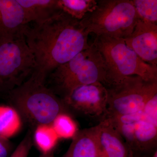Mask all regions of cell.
Instances as JSON below:
<instances>
[{"label": "cell", "instance_id": "obj_19", "mask_svg": "<svg viewBox=\"0 0 157 157\" xmlns=\"http://www.w3.org/2000/svg\"><path fill=\"white\" fill-rule=\"evenodd\" d=\"M138 20L157 24V0H132Z\"/></svg>", "mask_w": 157, "mask_h": 157}, {"label": "cell", "instance_id": "obj_12", "mask_svg": "<svg viewBox=\"0 0 157 157\" xmlns=\"http://www.w3.org/2000/svg\"><path fill=\"white\" fill-rule=\"evenodd\" d=\"M27 25L23 10L17 0H0V40L23 34Z\"/></svg>", "mask_w": 157, "mask_h": 157}, {"label": "cell", "instance_id": "obj_15", "mask_svg": "<svg viewBox=\"0 0 157 157\" xmlns=\"http://www.w3.org/2000/svg\"><path fill=\"white\" fill-rule=\"evenodd\" d=\"M33 140L41 155L53 153L59 139L51 124H43L34 129Z\"/></svg>", "mask_w": 157, "mask_h": 157}, {"label": "cell", "instance_id": "obj_2", "mask_svg": "<svg viewBox=\"0 0 157 157\" xmlns=\"http://www.w3.org/2000/svg\"><path fill=\"white\" fill-rule=\"evenodd\" d=\"M47 77L36 69L22 84L7 94L10 106L33 129L51 124L61 113H69L62 99L48 87Z\"/></svg>", "mask_w": 157, "mask_h": 157}, {"label": "cell", "instance_id": "obj_23", "mask_svg": "<svg viewBox=\"0 0 157 157\" xmlns=\"http://www.w3.org/2000/svg\"><path fill=\"white\" fill-rule=\"evenodd\" d=\"M151 157H157V150L155 151L152 155Z\"/></svg>", "mask_w": 157, "mask_h": 157}, {"label": "cell", "instance_id": "obj_16", "mask_svg": "<svg viewBox=\"0 0 157 157\" xmlns=\"http://www.w3.org/2000/svg\"><path fill=\"white\" fill-rule=\"evenodd\" d=\"M22 120L11 106H0V135L9 138L16 135L22 128Z\"/></svg>", "mask_w": 157, "mask_h": 157}, {"label": "cell", "instance_id": "obj_5", "mask_svg": "<svg viewBox=\"0 0 157 157\" xmlns=\"http://www.w3.org/2000/svg\"><path fill=\"white\" fill-rule=\"evenodd\" d=\"M138 20L132 0H98L95 9L80 22L89 35L124 39Z\"/></svg>", "mask_w": 157, "mask_h": 157}, {"label": "cell", "instance_id": "obj_13", "mask_svg": "<svg viewBox=\"0 0 157 157\" xmlns=\"http://www.w3.org/2000/svg\"><path fill=\"white\" fill-rule=\"evenodd\" d=\"M60 157H101L95 126L79 130L67 151Z\"/></svg>", "mask_w": 157, "mask_h": 157}, {"label": "cell", "instance_id": "obj_10", "mask_svg": "<svg viewBox=\"0 0 157 157\" xmlns=\"http://www.w3.org/2000/svg\"><path fill=\"white\" fill-rule=\"evenodd\" d=\"M124 41L143 61L157 66V24L138 20L132 33Z\"/></svg>", "mask_w": 157, "mask_h": 157}, {"label": "cell", "instance_id": "obj_6", "mask_svg": "<svg viewBox=\"0 0 157 157\" xmlns=\"http://www.w3.org/2000/svg\"><path fill=\"white\" fill-rule=\"evenodd\" d=\"M93 43L107 65L111 84L132 76H139L146 80H157V66L143 61L126 45L124 39L99 36H96Z\"/></svg>", "mask_w": 157, "mask_h": 157}, {"label": "cell", "instance_id": "obj_11", "mask_svg": "<svg viewBox=\"0 0 157 157\" xmlns=\"http://www.w3.org/2000/svg\"><path fill=\"white\" fill-rule=\"evenodd\" d=\"M95 128L101 157H135L109 119L100 121Z\"/></svg>", "mask_w": 157, "mask_h": 157}, {"label": "cell", "instance_id": "obj_3", "mask_svg": "<svg viewBox=\"0 0 157 157\" xmlns=\"http://www.w3.org/2000/svg\"><path fill=\"white\" fill-rule=\"evenodd\" d=\"M96 82L106 87L111 84V79L102 55L93 43L56 68L46 80L48 87L62 99L76 88Z\"/></svg>", "mask_w": 157, "mask_h": 157}, {"label": "cell", "instance_id": "obj_1", "mask_svg": "<svg viewBox=\"0 0 157 157\" xmlns=\"http://www.w3.org/2000/svg\"><path fill=\"white\" fill-rule=\"evenodd\" d=\"M23 34L37 70L47 76L90 45L80 21L60 11L42 22L28 24Z\"/></svg>", "mask_w": 157, "mask_h": 157}, {"label": "cell", "instance_id": "obj_18", "mask_svg": "<svg viewBox=\"0 0 157 157\" xmlns=\"http://www.w3.org/2000/svg\"><path fill=\"white\" fill-rule=\"evenodd\" d=\"M59 139H73L79 132L78 125L68 112L59 113L52 122Z\"/></svg>", "mask_w": 157, "mask_h": 157}, {"label": "cell", "instance_id": "obj_8", "mask_svg": "<svg viewBox=\"0 0 157 157\" xmlns=\"http://www.w3.org/2000/svg\"><path fill=\"white\" fill-rule=\"evenodd\" d=\"M106 87V117H113L142 110L157 94V80H146L137 76H126Z\"/></svg>", "mask_w": 157, "mask_h": 157}, {"label": "cell", "instance_id": "obj_17", "mask_svg": "<svg viewBox=\"0 0 157 157\" xmlns=\"http://www.w3.org/2000/svg\"><path fill=\"white\" fill-rule=\"evenodd\" d=\"M97 0H57L59 11L80 21L97 7Z\"/></svg>", "mask_w": 157, "mask_h": 157}, {"label": "cell", "instance_id": "obj_20", "mask_svg": "<svg viewBox=\"0 0 157 157\" xmlns=\"http://www.w3.org/2000/svg\"><path fill=\"white\" fill-rule=\"evenodd\" d=\"M32 133L28 132L9 157H28L33 145Z\"/></svg>", "mask_w": 157, "mask_h": 157}, {"label": "cell", "instance_id": "obj_4", "mask_svg": "<svg viewBox=\"0 0 157 157\" xmlns=\"http://www.w3.org/2000/svg\"><path fill=\"white\" fill-rule=\"evenodd\" d=\"M135 157H151L157 150V94L143 110L109 118Z\"/></svg>", "mask_w": 157, "mask_h": 157}, {"label": "cell", "instance_id": "obj_7", "mask_svg": "<svg viewBox=\"0 0 157 157\" xmlns=\"http://www.w3.org/2000/svg\"><path fill=\"white\" fill-rule=\"evenodd\" d=\"M36 68L23 34L0 40V92L7 94L20 86Z\"/></svg>", "mask_w": 157, "mask_h": 157}, {"label": "cell", "instance_id": "obj_22", "mask_svg": "<svg viewBox=\"0 0 157 157\" xmlns=\"http://www.w3.org/2000/svg\"><path fill=\"white\" fill-rule=\"evenodd\" d=\"M53 153L48 155H40V156L39 157H54Z\"/></svg>", "mask_w": 157, "mask_h": 157}, {"label": "cell", "instance_id": "obj_9", "mask_svg": "<svg viewBox=\"0 0 157 157\" xmlns=\"http://www.w3.org/2000/svg\"><path fill=\"white\" fill-rule=\"evenodd\" d=\"M68 112L90 117H106L107 92L100 82L76 88L62 99Z\"/></svg>", "mask_w": 157, "mask_h": 157}, {"label": "cell", "instance_id": "obj_21", "mask_svg": "<svg viewBox=\"0 0 157 157\" xmlns=\"http://www.w3.org/2000/svg\"><path fill=\"white\" fill-rule=\"evenodd\" d=\"M13 151V145L9 139L0 135V157H9Z\"/></svg>", "mask_w": 157, "mask_h": 157}, {"label": "cell", "instance_id": "obj_14", "mask_svg": "<svg viewBox=\"0 0 157 157\" xmlns=\"http://www.w3.org/2000/svg\"><path fill=\"white\" fill-rule=\"evenodd\" d=\"M23 10L27 24L48 19L59 10L57 0H17Z\"/></svg>", "mask_w": 157, "mask_h": 157}]
</instances>
